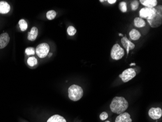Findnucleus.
I'll return each instance as SVG.
<instances>
[{
    "label": "nucleus",
    "mask_w": 162,
    "mask_h": 122,
    "mask_svg": "<svg viewBox=\"0 0 162 122\" xmlns=\"http://www.w3.org/2000/svg\"><path fill=\"white\" fill-rule=\"evenodd\" d=\"M128 106V102L124 98L116 97L112 101L110 107L113 112L120 114L124 112Z\"/></svg>",
    "instance_id": "nucleus-1"
},
{
    "label": "nucleus",
    "mask_w": 162,
    "mask_h": 122,
    "mask_svg": "<svg viewBox=\"0 0 162 122\" xmlns=\"http://www.w3.org/2000/svg\"><path fill=\"white\" fill-rule=\"evenodd\" d=\"M68 97L71 100L77 101L83 96V90L81 87L73 85L68 88Z\"/></svg>",
    "instance_id": "nucleus-2"
},
{
    "label": "nucleus",
    "mask_w": 162,
    "mask_h": 122,
    "mask_svg": "<svg viewBox=\"0 0 162 122\" xmlns=\"http://www.w3.org/2000/svg\"><path fill=\"white\" fill-rule=\"evenodd\" d=\"M154 8L156 10L155 16L153 19L147 21L151 27L155 28L160 26L162 24V6H156Z\"/></svg>",
    "instance_id": "nucleus-3"
},
{
    "label": "nucleus",
    "mask_w": 162,
    "mask_h": 122,
    "mask_svg": "<svg viewBox=\"0 0 162 122\" xmlns=\"http://www.w3.org/2000/svg\"><path fill=\"white\" fill-rule=\"evenodd\" d=\"M124 50L118 43L115 44L112 48L111 57L113 60H120L124 56Z\"/></svg>",
    "instance_id": "nucleus-4"
},
{
    "label": "nucleus",
    "mask_w": 162,
    "mask_h": 122,
    "mask_svg": "<svg viewBox=\"0 0 162 122\" xmlns=\"http://www.w3.org/2000/svg\"><path fill=\"white\" fill-rule=\"evenodd\" d=\"M156 14V10L154 7L149 8L144 7L139 11V16L141 18H145L147 20H151L154 18Z\"/></svg>",
    "instance_id": "nucleus-5"
},
{
    "label": "nucleus",
    "mask_w": 162,
    "mask_h": 122,
    "mask_svg": "<svg viewBox=\"0 0 162 122\" xmlns=\"http://www.w3.org/2000/svg\"><path fill=\"white\" fill-rule=\"evenodd\" d=\"M50 51V46L47 43H42L38 45L36 48V52L37 55L40 58H43L47 56Z\"/></svg>",
    "instance_id": "nucleus-6"
},
{
    "label": "nucleus",
    "mask_w": 162,
    "mask_h": 122,
    "mask_svg": "<svg viewBox=\"0 0 162 122\" xmlns=\"http://www.w3.org/2000/svg\"><path fill=\"white\" fill-rule=\"evenodd\" d=\"M137 73L135 70L132 68H130L123 71L121 74L119 75V77L122 79V81L126 83L133 79L136 76Z\"/></svg>",
    "instance_id": "nucleus-7"
},
{
    "label": "nucleus",
    "mask_w": 162,
    "mask_h": 122,
    "mask_svg": "<svg viewBox=\"0 0 162 122\" xmlns=\"http://www.w3.org/2000/svg\"><path fill=\"white\" fill-rule=\"evenodd\" d=\"M149 115L151 119L157 120L162 117V109L159 107H152L149 111Z\"/></svg>",
    "instance_id": "nucleus-8"
},
{
    "label": "nucleus",
    "mask_w": 162,
    "mask_h": 122,
    "mask_svg": "<svg viewBox=\"0 0 162 122\" xmlns=\"http://www.w3.org/2000/svg\"><path fill=\"white\" fill-rule=\"evenodd\" d=\"M121 42L123 45V47L127 50V55H128L129 50H132L135 48V45L131 41H129L126 36L122 37L121 40Z\"/></svg>",
    "instance_id": "nucleus-9"
},
{
    "label": "nucleus",
    "mask_w": 162,
    "mask_h": 122,
    "mask_svg": "<svg viewBox=\"0 0 162 122\" xmlns=\"http://www.w3.org/2000/svg\"><path fill=\"white\" fill-rule=\"evenodd\" d=\"M10 37L8 33H4L0 35V49H4L9 42Z\"/></svg>",
    "instance_id": "nucleus-10"
},
{
    "label": "nucleus",
    "mask_w": 162,
    "mask_h": 122,
    "mask_svg": "<svg viewBox=\"0 0 162 122\" xmlns=\"http://www.w3.org/2000/svg\"><path fill=\"white\" fill-rule=\"evenodd\" d=\"M115 122H132L131 116L127 112L119 114L116 119Z\"/></svg>",
    "instance_id": "nucleus-11"
},
{
    "label": "nucleus",
    "mask_w": 162,
    "mask_h": 122,
    "mask_svg": "<svg viewBox=\"0 0 162 122\" xmlns=\"http://www.w3.org/2000/svg\"><path fill=\"white\" fill-rule=\"evenodd\" d=\"M10 10V6L7 1H0V13H8Z\"/></svg>",
    "instance_id": "nucleus-12"
},
{
    "label": "nucleus",
    "mask_w": 162,
    "mask_h": 122,
    "mask_svg": "<svg viewBox=\"0 0 162 122\" xmlns=\"http://www.w3.org/2000/svg\"><path fill=\"white\" fill-rule=\"evenodd\" d=\"M140 2L142 5L149 8L154 7L157 4V0H140Z\"/></svg>",
    "instance_id": "nucleus-13"
},
{
    "label": "nucleus",
    "mask_w": 162,
    "mask_h": 122,
    "mask_svg": "<svg viewBox=\"0 0 162 122\" xmlns=\"http://www.w3.org/2000/svg\"><path fill=\"white\" fill-rule=\"evenodd\" d=\"M39 32L37 27H33L31 29V31L28 33V39L30 41H35L36 39V37L38 36Z\"/></svg>",
    "instance_id": "nucleus-14"
},
{
    "label": "nucleus",
    "mask_w": 162,
    "mask_h": 122,
    "mask_svg": "<svg viewBox=\"0 0 162 122\" xmlns=\"http://www.w3.org/2000/svg\"><path fill=\"white\" fill-rule=\"evenodd\" d=\"M47 122H67L63 117L59 115H54L51 117Z\"/></svg>",
    "instance_id": "nucleus-15"
},
{
    "label": "nucleus",
    "mask_w": 162,
    "mask_h": 122,
    "mask_svg": "<svg viewBox=\"0 0 162 122\" xmlns=\"http://www.w3.org/2000/svg\"><path fill=\"white\" fill-rule=\"evenodd\" d=\"M130 38L132 40H138L141 37L140 33L135 29H133L129 33Z\"/></svg>",
    "instance_id": "nucleus-16"
},
{
    "label": "nucleus",
    "mask_w": 162,
    "mask_h": 122,
    "mask_svg": "<svg viewBox=\"0 0 162 122\" xmlns=\"http://www.w3.org/2000/svg\"><path fill=\"white\" fill-rule=\"evenodd\" d=\"M134 26L138 28L143 27L146 26V22L140 17H137L134 20Z\"/></svg>",
    "instance_id": "nucleus-17"
},
{
    "label": "nucleus",
    "mask_w": 162,
    "mask_h": 122,
    "mask_svg": "<svg viewBox=\"0 0 162 122\" xmlns=\"http://www.w3.org/2000/svg\"><path fill=\"white\" fill-rule=\"evenodd\" d=\"M19 24L20 27V30L22 31H25L28 27V24L27 22L23 19H21L19 21Z\"/></svg>",
    "instance_id": "nucleus-18"
},
{
    "label": "nucleus",
    "mask_w": 162,
    "mask_h": 122,
    "mask_svg": "<svg viewBox=\"0 0 162 122\" xmlns=\"http://www.w3.org/2000/svg\"><path fill=\"white\" fill-rule=\"evenodd\" d=\"M27 63L30 67H34L38 63V60L36 57H30L27 60Z\"/></svg>",
    "instance_id": "nucleus-19"
},
{
    "label": "nucleus",
    "mask_w": 162,
    "mask_h": 122,
    "mask_svg": "<svg viewBox=\"0 0 162 122\" xmlns=\"http://www.w3.org/2000/svg\"><path fill=\"white\" fill-rule=\"evenodd\" d=\"M56 16V12L53 10H51L50 11H48L46 14L47 18L49 20H52L54 19Z\"/></svg>",
    "instance_id": "nucleus-20"
},
{
    "label": "nucleus",
    "mask_w": 162,
    "mask_h": 122,
    "mask_svg": "<svg viewBox=\"0 0 162 122\" xmlns=\"http://www.w3.org/2000/svg\"><path fill=\"white\" fill-rule=\"evenodd\" d=\"M76 29L73 26H68L67 29L68 34L70 36H74L75 33H76Z\"/></svg>",
    "instance_id": "nucleus-21"
},
{
    "label": "nucleus",
    "mask_w": 162,
    "mask_h": 122,
    "mask_svg": "<svg viewBox=\"0 0 162 122\" xmlns=\"http://www.w3.org/2000/svg\"><path fill=\"white\" fill-rule=\"evenodd\" d=\"M119 9L121 12L125 13L127 11V4L125 1H121L119 3Z\"/></svg>",
    "instance_id": "nucleus-22"
},
{
    "label": "nucleus",
    "mask_w": 162,
    "mask_h": 122,
    "mask_svg": "<svg viewBox=\"0 0 162 122\" xmlns=\"http://www.w3.org/2000/svg\"><path fill=\"white\" fill-rule=\"evenodd\" d=\"M131 10H136L139 7V3L137 1H133L131 3Z\"/></svg>",
    "instance_id": "nucleus-23"
},
{
    "label": "nucleus",
    "mask_w": 162,
    "mask_h": 122,
    "mask_svg": "<svg viewBox=\"0 0 162 122\" xmlns=\"http://www.w3.org/2000/svg\"><path fill=\"white\" fill-rule=\"evenodd\" d=\"M25 53L27 55H32L35 54V49L33 48H26L25 49Z\"/></svg>",
    "instance_id": "nucleus-24"
},
{
    "label": "nucleus",
    "mask_w": 162,
    "mask_h": 122,
    "mask_svg": "<svg viewBox=\"0 0 162 122\" xmlns=\"http://www.w3.org/2000/svg\"><path fill=\"white\" fill-rule=\"evenodd\" d=\"M100 117L102 120L103 121V120H105L107 119V118L108 117V115L106 112H103L101 113V115L100 116Z\"/></svg>",
    "instance_id": "nucleus-25"
},
{
    "label": "nucleus",
    "mask_w": 162,
    "mask_h": 122,
    "mask_svg": "<svg viewBox=\"0 0 162 122\" xmlns=\"http://www.w3.org/2000/svg\"><path fill=\"white\" fill-rule=\"evenodd\" d=\"M107 1L108 2V3H109L110 4H114L117 1L116 0H108Z\"/></svg>",
    "instance_id": "nucleus-26"
},
{
    "label": "nucleus",
    "mask_w": 162,
    "mask_h": 122,
    "mask_svg": "<svg viewBox=\"0 0 162 122\" xmlns=\"http://www.w3.org/2000/svg\"><path fill=\"white\" fill-rule=\"evenodd\" d=\"M135 65V63H131V64L130 65V66H132V65Z\"/></svg>",
    "instance_id": "nucleus-27"
},
{
    "label": "nucleus",
    "mask_w": 162,
    "mask_h": 122,
    "mask_svg": "<svg viewBox=\"0 0 162 122\" xmlns=\"http://www.w3.org/2000/svg\"><path fill=\"white\" fill-rule=\"evenodd\" d=\"M52 53H50V54H49V57H51V56L52 55Z\"/></svg>",
    "instance_id": "nucleus-28"
},
{
    "label": "nucleus",
    "mask_w": 162,
    "mask_h": 122,
    "mask_svg": "<svg viewBox=\"0 0 162 122\" xmlns=\"http://www.w3.org/2000/svg\"><path fill=\"white\" fill-rule=\"evenodd\" d=\"M118 35H119V36H123V35H122V34H121V33H119Z\"/></svg>",
    "instance_id": "nucleus-29"
},
{
    "label": "nucleus",
    "mask_w": 162,
    "mask_h": 122,
    "mask_svg": "<svg viewBox=\"0 0 162 122\" xmlns=\"http://www.w3.org/2000/svg\"><path fill=\"white\" fill-rule=\"evenodd\" d=\"M101 1V2H103V1H105V0H103V1Z\"/></svg>",
    "instance_id": "nucleus-30"
},
{
    "label": "nucleus",
    "mask_w": 162,
    "mask_h": 122,
    "mask_svg": "<svg viewBox=\"0 0 162 122\" xmlns=\"http://www.w3.org/2000/svg\"><path fill=\"white\" fill-rule=\"evenodd\" d=\"M110 122V121H106V122Z\"/></svg>",
    "instance_id": "nucleus-31"
}]
</instances>
